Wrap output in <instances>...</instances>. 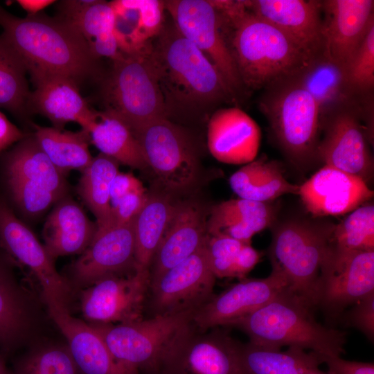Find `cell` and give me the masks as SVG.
Instances as JSON below:
<instances>
[{
  "label": "cell",
  "mask_w": 374,
  "mask_h": 374,
  "mask_svg": "<svg viewBox=\"0 0 374 374\" xmlns=\"http://www.w3.org/2000/svg\"><path fill=\"white\" fill-rule=\"evenodd\" d=\"M0 27L31 79L59 75L78 85L98 76V59L79 30L64 18L41 12L18 17L0 5Z\"/></svg>",
  "instance_id": "6da1fadb"
},
{
  "label": "cell",
  "mask_w": 374,
  "mask_h": 374,
  "mask_svg": "<svg viewBox=\"0 0 374 374\" xmlns=\"http://www.w3.org/2000/svg\"><path fill=\"white\" fill-rule=\"evenodd\" d=\"M243 88H267L299 73L313 58L267 21L253 15L244 1H212Z\"/></svg>",
  "instance_id": "7a4b0ae2"
},
{
  "label": "cell",
  "mask_w": 374,
  "mask_h": 374,
  "mask_svg": "<svg viewBox=\"0 0 374 374\" xmlns=\"http://www.w3.org/2000/svg\"><path fill=\"white\" fill-rule=\"evenodd\" d=\"M148 57L168 114L206 108L234 96L217 69L174 25L163 27Z\"/></svg>",
  "instance_id": "3957f363"
},
{
  "label": "cell",
  "mask_w": 374,
  "mask_h": 374,
  "mask_svg": "<svg viewBox=\"0 0 374 374\" xmlns=\"http://www.w3.org/2000/svg\"><path fill=\"white\" fill-rule=\"evenodd\" d=\"M313 310L287 287L226 327L239 328L248 335L250 342L262 346H296L323 356H340L344 352L345 332L318 323Z\"/></svg>",
  "instance_id": "277c9868"
},
{
  "label": "cell",
  "mask_w": 374,
  "mask_h": 374,
  "mask_svg": "<svg viewBox=\"0 0 374 374\" xmlns=\"http://www.w3.org/2000/svg\"><path fill=\"white\" fill-rule=\"evenodd\" d=\"M260 109L283 154L305 168L317 159L321 113L319 106L295 75L265 88Z\"/></svg>",
  "instance_id": "5b68a950"
},
{
  "label": "cell",
  "mask_w": 374,
  "mask_h": 374,
  "mask_svg": "<svg viewBox=\"0 0 374 374\" xmlns=\"http://www.w3.org/2000/svg\"><path fill=\"white\" fill-rule=\"evenodd\" d=\"M334 226L325 221L292 218L278 223L272 231L271 265L282 271L288 289L314 310Z\"/></svg>",
  "instance_id": "8992f818"
},
{
  "label": "cell",
  "mask_w": 374,
  "mask_h": 374,
  "mask_svg": "<svg viewBox=\"0 0 374 374\" xmlns=\"http://www.w3.org/2000/svg\"><path fill=\"white\" fill-rule=\"evenodd\" d=\"M194 313L154 316L124 323L89 324L125 368L134 374H157L171 346L192 324Z\"/></svg>",
  "instance_id": "52a82bcc"
},
{
  "label": "cell",
  "mask_w": 374,
  "mask_h": 374,
  "mask_svg": "<svg viewBox=\"0 0 374 374\" xmlns=\"http://www.w3.org/2000/svg\"><path fill=\"white\" fill-rule=\"evenodd\" d=\"M150 45L140 53L121 52L112 60V69L103 86L105 111L121 119L131 132L150 121L168 116L148 57Z\"/></svg>",
  "instance_id": "ba28073f"
},
{
  "label": "cell",
  "mask_w": 374,
  "mask_h": 374,
  "mask_svg": "<svg viewBox=\"0 0 374 374\" xmlns=\"http://www.w3.org/2000/svg\"><path fill=\"white\" fill-rule=\"evenodd\" d=\"M4 175L12 199L26 216L36 217L66 196L65 175L35 138L25 136L4 156Z\"/></svg>",
  "instance_id": "9c48e42d"
},
{
  "label": "cell",
  "mask_w": 374,
  "mask_h": 374,
  "mask_svg": "<svg viewBox=\"0 0 374 374\" xmlns=\"http://www.w3.org/2000/svg\"><path fill=\"white\" fill-rule=\"evenodd\" d=\"M0 248L12 261L30 271L39 285L47 308L57 307L70 311L71 283L56 270L54 259L44 244L1 197Z\"/></svg>",
  "instance_id": "30bf717a"
},
{
  "label": "cell",
  "mask_w": 374,
  "mask_h": 374,
  "mask_svg": "<svg viewBox=\"0 0 374 374\" xmlns=\"http://www.w3.org/2000/svg\"><path fill=\"white\" fill-rule=\"evenodd\" d=\"M132 132L148 166L166 188L182 190L196 181L198 158L191 140L181 127L168 118H159Z\"/></svg>",
  "instance_id": "8fae6325"
},
{
  "label": "cell",
  "mask_w": 374,
  "mask_h": 374,
  "mask_svg": "<svg viewBox=\"0 0 374 374\" xmlns=\"http://www.w3.org/2000/svg\"><path fill=\"white\" fill-rule=\"evenodd\" d=\"M173 25L217 69L233 96L243 86L227 42L221 16L212 1H164Z\"/></svg>",
  "instance_id": "7c38bea8"
},
{
  "label": "cell",
  "mask_w": 374,
  "mask_h": 374,
  "mask_svg": "<svg viewBox=\"0 0 374 374\" xmlns=\"http://www.w3.org/2000/svg\"><path fill=\"white\" fill-rule=\"evenodd\" d=\"M150 269H132L105 276L83 289L82 315L90 324H117L143 319L150 287Z\"/></svg>",
  "instance_id": "4fadbf2b"
},
{
  "label": "cell",
  "mask_w": 374,
  "mask_h": 374,
  "mask_svg": "<svg viewBox=\"0 0 374 374\" xmlns=\"http://www.w3.org/2000/svg\"><path fill=\"white\" fill-rule=\"evenodd\" d=\"M206 331L192 324L175 340L157 374H242L240 343L217 327Z\"/></svg>",
  "instance_id": "5bb4252c"
},
{
  "label": "cell",
  "mask_w": 374,
  "mask_h": 374,
  "mask_svg": "<svg viewBox=\"0 0 374 374\" xmlns=\"http://www.w3.org/2000/svg\"><path fill=\"white\" fill-rule=\"evenodd\" d=\"M215 279L204 242L190 256L150 280L151 317L195 312L213 296Z\"/></svg>",
  "instance_id": "9a60e30c"
},
{
  "label": "cell",
  "mask_w": 374,
  "mask_h": 374,
  "mask_svg": "<svg viewBox=\"0 0 374 374\" xmlns=\"http://www.w3.org/2000/svg\"><path fill=\"white\" fill-rule=\"evenodd\" d=\"M358 103L344 105L321 119L323 136L317 146V159L361 178L368 185L373 175V159L368 134L361 123Z\"/></svg>",
  "instance_id": "2e32d148"
},
{
  "label": "cell",
  "mask_w": 374,
  "mask_h": 374,
  "mask_svg": "<svg viewBox=\"0 0 374 374\" xmlns=\"http://www.w3.org/2000/svg\"><path fill=\"white\" fill-rule=\"evenodd\" d=\"M374 292V251L338 253L330 247L322 269L317 308L331 319Z\"/></svg>",
  "instance_id": "e0dca14e"
},
{
  "label": "cell",
  "mask_w": 374,
  "mask_h": 374,
  "mask_svg": "<svg viewBox=\"0 0 374 374\" xmlns=\"http://www.w3.org/2000/svg\"><path fill=\"white\" fill-rule=\"evenodd\" d=\"M271 272L264 278H242L197 309L193 325L200 331L224 326L262 307L288 287L282 271L271 265Z\"/></svg>",
  "instance_id": "ac0fdd59"
},
{
  "label": "cell",
  "mask_w": 374,
  "mask_h": 374,
  "mask_svg": "<svg viewBox=\"0 0 374 374\" xmlns=\"http://www.w3.org/2000/svg\"><path fill=\"white\" fill-rule=\"evenodd\" d=\"M133 222L97 228L89 245L71 265L72 283L83 289L135 267Z\"/></svg>",
  "instance_id": "d6986e66"
},
{
  "label": "cell",
  "mask_w": 374,
  "mask_h": 374,
  "mask_svg": "<svg viewBox=\"0 0 374 374\" xmlns=\"http://www.w3.org/2000/svg\"><path fill=\"white\" fill-rule=\"evenodd\" d=\"M246 8L277 28L311 58L323 51L321 1L251 0Z\"/></svg>",
  "instance_id": "ffe728a7"
},
{
  "label": "cell",
  "mask_w": 374,
  "mask_h": 374,
  "mask_svg": "<svg viewBox=\"0 0 374 374\" xmlns=\"http://www.w3.org/2000/svg\"><path fill=\"white\" fill-rule=\"evenodd\" d=\"M305 209L316 217L351 212L373 197L361 178L324 165L301 185L298 194Z\"/></svg>",
  "instance_id": "44dd1931"
},
{
  "label": "cell",
  "mask_w": 374,
  "mask_h": 374,
  "mask_svg": "<svg viewBox=\"0 0 374 374\" xmlns=\"http://www.w3.org/2000/svg\"><path fill=\"white\" fill-rule=\"evenodd\" d=\"M323 53L346 69L374 24L373 0L321 1Z\"/></svg>",
  "instance_id": "7402d4cb"
},
{
  "label": "cell",
  "mask_w": 374,
  "mask_h": 374,
  "mask_svg": "<svg viewBox=\"0 0 374 374\" xmlns=\"http://www.w3.org/2000/svg\"><path fill=\"white\" fill-rule=\"evenodd\" d=\"M261 131L256 122L238 107L220 109L211 116L207 130L210 153L227 164H247L258 152Z\"/></svg>",
  "instance_id": "603a6c76"
},
{
  "label": "cell",
  "mask_w": 374,
  "mask_h": 374,
  "mask_svg": "<svg viewBox=\"0 0 374 374\" xmlns=\"http://www.w3.org/2000/svg\"><path fill=\"white\" fill-rule=\"evenodd\" d=\"M32 81L35 89L30 96V113L44 116L55 128L63 130L67 123L75 122L88 132L97 111L90 108L74 81L51 75L37 77Z\"/></svg>",
  "instance_id": "cb8c5ba5"
},
{
  "label": "cell",
  "mask_w": 374,
  "mask_h": 374,
  "mask_svg": "<svg viewBox=\"0 0 374 374\" xmlns=\"http://www.w3.org/2000/svg\"><path fill=\"white\" fill-rule=\"evenodd\" d=\"M47 308L67 341L80 374H134L114 359L101 336L89 323L72 317L70 311L56 307Z\"/></svg>",
  "instance_id": "d4e9b609"
},
{
  "label": "cell",
  "mask_w": 374,
  "mask_h": 374,
  "mask_svg": "<svg viewBox=\"0 0 374 374\" xmlns=\"http://www.w3.org/2000/svg\"><path fill=\"white\" fill-rule=\"evenodd\" d=\"M206 221L204 212L198 204H177L152 258L150 280L190 256L204 244L208 235Z\"/></svg>",
  "instance_id": "484cf974"
},
{
  "label": "cell",
  "mask_w": 374,
  "mask_h": 374,
  "mask_svg": "<svg viewBox=\"0 0 374 374\" xmlns=\"http://www.w3.org/2000/svg\"><path fill=\"white\" fill-rule=\"evenodd\" d=\"M97 225L74 200L64 197L48 215L43 228L44 246L54 260L81 254L89 245Z\"/></svg>",
  "instance_id": "4316f807"
},
{
  "label": "cell",
  "mask_w": 374,
  "mask_h": 374,
  "mask_svg": "<svg viewBox=\"0 0 374 374\" xmlns=\"http://www.w3.org/2000/svg\"><path fill=\"white\" fill-rule=\"evenodd\" d=\"M277 211L272 202L242 198L222 202L211 208L206 221L207 234L224 235L251 244L255 234L275 224Z\"/></svg>",
  "instance_id": "83f0119b"
},
{
  "label": "cell",
  "mask_w": 374,
  "mask_h": 374,
  "mask_svg": "<svg viewBox=\"0 0 374 374\" xmlns=\"http://www.w3.org/2000/svg\"><path fill=\"white\" fill-rule=\"evenodd\" d=\"M1 249V248H0ZM12 260L0 249V352L2 356L15 351L30 332V299L17 282Z\"/></svg>",
  "instance_id": "f1b7e54d"
},
{
  "label": "cell",
  "mask_w": 374,
  "mask_h": 374,
  "mask_svg": "<svg viewBox=\"0 0 374 374\" xmlns=\"http://www.w3.org/2000/svg\"><path fill=\"white\" fill-rule=\"evenodd\" d=\"M296 77L317 102L321 119L336 109L357 102L348 87L346 69L323 53Z\"/></svg>",
  "instance_id": "f546056e"
},
{
  "label": "cell",
  "mask_w": 374,
  "mask_h": 374,
  "mask_svg": "<svg viewBox=\"0 0 374 374\" xmlns=\"http://www.w3.org/2000/svg\"><path fill=\"white\" fill-rule=\"evenodd\" d=\"M238 355L242 374H305L324 363L326 357L296 346L281 351L250 341L240 343Z\"/></svg>",
  "instance_id": "4dcf8cb0"
},
{
  "label": "cell",
  "mask_w": 374,
  "mask_h": 374,
  "mask_svg": "<svg viewBox=\"0 0 374 374\" xmlns=\"http://www.w3.org/2000/svg\"><path fill=\"white\" fill-rule=\"evenodd\" d=\"M233 191L242 199L271 202L286 194H298L299 186L285 177L281 165L263 155L244 165L229 178Z\"/></svg>",
  "instance_id": "1f68e13d"
},
{
  "label": "cell",
  "mask_w": 374,
  "mask_h": 374,
  "mask_svg": "<svg viewBox=\"0 0 374 374\" xmlns=\"http://www.w3.org/2000/svg\"><path fill=\"white\" fill-rule=\"evenodd\" d=\"M88 133L90 143L100 153L133 168L148 167L141 146L130 128L111 113L97 111Z\"/></svg>",
  "instance_id": "d6a6232c"
},
{
  "label": "cell",
  "mask_w": 374,
  "mask_h": 374,
  "mask_svg": "<svg viewBox=\"0 0 374 374\" xmlns=\"http://www.w3.org/2000/svg\"><path fill=\"white\" fill-rule=\"evenodd\" d=\"M176 206L177 204L165 195H149L145 204L133 221L136 266L150 269Z\"/></svg>",
  "instance_id": "836d02e7"
},
{
  "label": "cell",
  "mask_w": 374,
  "mask_h": 374,
  "mask_svg": "<svg viewBox=\"0 0 374 374\" xmlns=\"http://www.w3.org/2000/svg\"><path fill=\"white\" fill-rule=\"evenodd\" d=\"M33 137L53 164L64 175L72 170L83 171L93 159L89 150V133L64 131L34 125Z\"/></svg>",
  "instance_id": "e575fe53"
},
{
  "label": "cell",
  "mask_w": 374,
  "mask_h": 374,
  "mask_svg": "<svg viewBox=\"0 0 374 374\" xmlns=\"http://www.w3.org/2000/svg\"><path fill=\"white\" fill-rule=\"evenodd\" d=\"M119 164L114 159L100 153L82 171L78 193L96 217L97 228L114 224L110 188L119 172Z\"/></svg>",
  "instance_id": "d590c367"
},
{
  "label": "cell",
  "mask_w": 374,
  "mask_h": 374,
  "mask_svg": "<svg viewBox=\"0 0 374 374\" xmlns=\"http://www.w3.org/2000/svg\"><path fill=\"white\" fill-rule=\"evenodd\" d=\"M26 73L21 60L0 34V108L21 119L30 114L31 92Z\"/></svg>",
  "instance_id": "8d00e7d4"
},
{
  "label": "cell",
  "mask_w": 374,
  "mask_h": 374,
  "mask_svg": "<svg viewBox=\"0 0 374 374\" xmlns=\"http://www.w3.org/2000/svg\"><path fill=\"white\" fill-rule=\"evenodd\" d=\"M330 248L338 253L374 251V206H358L335 224Z\"/></svg>",
  "instance_id": "74e56055"
},
{
  "label": "cell",
  "mask_w": 374,
  "mask_h": 374,
  "mask_svg": "<svg viewBox=\"0 0 374 374\" xmlns=\"http://www.w3.org/2000/svg\"><path fill=\"white\" fill-rule=\"evenodd\" d=\"M14 374H80L67 346L49 345L31 350L15 364Z\"/></svg>",
  "instance_id": "f35d334b"
},
{
  "label": "cell",
  "mask_w": 374,
  "mask_h": 374,
  "mask_svg": "<svg viewBox=\"0 0 374 374\" xmlns=\"http://www.w3.org/2000/svg\"><path fill=\"white\" fill-rule=\"evenodd\" d=\"M115 15L114 33L119 51L132 55L145 51L150 45L139 30L137 0H118L110 2Z\"/></svg>",
  "instance_id": "ab89813d"
},
{
  "label": "cell",
  "mask_w": 374,
  "mask_h": 374,
  "mask_svg": "<svg viewBox=\"0 0 374 374\" xmlns=\"http://www.w3.org/2000/svg\"><path fill=\"white\" fill-rule=\"evenodd\" d=\"M346 73L348 87L357 97L366 96L374 86V24L347 66Z\"/></svg>",
  "instance_id": "60d3db41"
},
{
  "label": "cell",
  "mask_w": 374,
  "mask_h": 374,
  "mask_svg": "<svg viewBox=\"0 0 374 374\" xmlns=\"http://www.w3.org/2000/svg\"><path fill=\"white\" fill-rule=\"evenodd\" d=\"M244 244L247 243L224 235H207V258L216 278H233L235 258Z\"/></svg>",
  "instance_id": "b9f144b4"
},
{
  "label": "cell",
  "mask_w": 374,
  "mask_h": 374,
  "mask_svg": "<svg viewBox=\"0 0 374 374\" xmlns=\"http://www.w3.org/2000/svg\"><path fill=\"white\" fill-rule=\"evenodd\" d=\"M137 8L140 32L143 39L149 42L163 27L164 1L137 0Z\"/></svg>",
  "instance_id": "7bdbcfd3"
},
{
  "label": "cell",
  "mask_w": 374,
  "mask_h": 374,
  "mask_svg": "<svg viewBox=\"0 0 374 374\" xmlns=\"http://www.w3.org/2000/svg\"><path fill=\"white\" fill-rule=\"evenodd\" d=\"M346 323L361 330L371 341L374 338V292L352 305L344 316Z\"/></svg>",
  "instance_id": "ee69618b"
},
{
  "label": "cell",
  "mask_w": 374,
  "mask_h": 374,
  "mask_svg": "<svg viewBox=\"0 0 374 374\" xmlns=\"http://www.w3.org/2000/svg\"><path fill=\"white\" fill-rule=\"evenodd\" d=\"M148 197L149 195L144 193L130 194L122 198L112 207L114 223L125 224L133 222Z\"/></svg>",
  "instance_id": "f6af8a7d"
},
{
  "label": "cell",
  "mask_w": 374,
  "mask_h": 374,
  "mask_svg": "<svg viewBox=\"0 0 374 374\" xmlns=\"http://www.w3.org/2000/svg\"><path fill=\"white\" fill-rule=\"evenodd\" d=\"M141 181L131 172H120L112 181L110 188L111 206H115L122 198L133 193H144Z\"/></svg>",
  "instance_id": "bcb514c9"
},
{
  "label": "cell",
  "mask_w": 374,
  "mask_h": 374,
  "mask_svg": "<svg viewBox=\"0 0 374 374\" xmlns=\"http://www.w3.org/2000/svg\"><path fill=\"white\" fill-rule=\"evenodd\" d=\"M327 374H374L373 363L343 359L340 356H326Z\"/></svg>",
  "instance_id": "7dc6e473"
},
{
  "label": "cell",
  "mask_w": 374,
  "mask_h": 374,
  "mask_svg": "<svg viewBox=\"0 0 374 374\" xmlns=\"http://www.w3.org/2000/svg\"><path fill=\"white\" fill-rule=\"evenodd\" d=\"M262 253L251 247L244 244L239 251L234 265L233 278H244L260 260Z\"/></svg>",
  "instance_id": "c3c4849f"
},
{
  "label": "cell",
  "mask_w": 374,
  "mask_h": 374,
  "mask_svg": "<svg viewBox=\"0 0 374 374\" xmlns=\"http://www.w3.org/2000/svg\"><path fill=\"white\" fill-rule=\"evenodd\" d=\"M26 135L0 111V152L20 141Z\"/></svg>",
  "instance_id": "681fc988"
},
{
  "label": "cell",
  "mask_w": 374,
  "mask_h": 374,
  "mask_svg": "<svg viewBox=\"0 0 374 374\" xmlns=\"http://www.w3.org/2000/svg\"><path fill=\"white\" fill-rule=\"evenodd\" d=\"M18 4L28 14L35 15L55 2L52 0H19Z\"/></svg>",
  "instance_id": "f907efd6"
},
{
  "label": "cell",
  "mask_w": 374,
  "mask_h": 374,
  "mask_svg": "<svg viewBox=\"0 0 374 374\" xmlns=\"http://www.w3.org/2000/svg\"><path fill=\"white\" fill-rule=\"evenodd\" d=\"M0 374H14L12 371H10L7 368L1 355H0Z\"/></svg>",
  "instance_id": "816d5d0a"
},
{
  "label": "cell",
  "mask_w": 374,
  "mask_h": 374,
  "mask_svg": "<svg viewBox=\"0 0 374 374\" xmlns=\"http://www.w3.org/2000/svg\"><path fill=\"white\" fill-rule=\"evenodd\" d=\"M305 374H327V373H325L322 372L321 371H320L318 368H314L308 371Z\"/></svg>",
  "instance_id": "f5cc1de1"
}]
</instances>
